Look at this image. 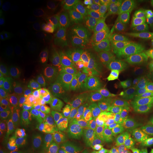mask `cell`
<instances>
[{
	"mask_svg": "<svg viewBox=\"0 0 153 153\" xmlns=\"http://www.w3.org/2000/svg\"><path fill=\"white\" fill-rule=\"evenodd\" d=\"M148 9V4L140 1H123L116 9V21L130 28L139 26Z\"/></svg>",
	"mask_w": 153,
	"mask_h": 153,
	"instance_id": "obj_4",
	"label": "cell"
},
{
	"mask_svg": "<svg viewBox=\"0 0 153 153\" xmlns=\"http://www.w3.org/2000/svg\"><path fill=\"white\" fill-rule=\"evenodd\" d=\"M118 53H122L133 62L140 75L153 68L148 56V37L142 35L126 40L118 44Z\"/></svg>",
	"mask_w": 153,
	"mask_h": 153,
	"instance_id": "obj_1",
	"label": "cell"
},
{
	"mask_svg": "<svg viewBox=\"0 0 153 153\" xmlns=\"http://www.w3.org/2000/svg\"><path fill=\"white\" fill-rule=\"evenodd\" d=\"M7 6V1L6 0H0V18L2 19L6 13V9Z\"/></svg>",
	"mask_w": 153,
	"mask_h": 153,
	"instance_id": "obj_22",
	"label": "cell"
},
{
	"mask_svg": "<svg viewBox=\"0 0 153 153\" xmlns=\"http://www.w3.org/2000/svg\"><path fill=\"white\" fill-rule=\"evenodd\" d=\"M148 56L153 67V32L148 37Z\"/></svg>",
	"mask_w": 153,
	"mask_h": 153,
	"instance_id": "obj_21",
	"label": "cell"
},
{
	"mask_svg": "<svg viewBox=\"0 0 153 153\" xmlns=\"http://www.w3.org/2000/svg\"><path fill=\"white\" fill-rule=\"evenodd\" d=\"M148 134L149 140H150L151 153H153V128H150L148 129Z\"/></svg>",
	"mask_w": 153,
	"mask_h": 153,
	"instance_id": "obj_23",
	"label": "cell"
},
{
	"mask_svg": "<svg viewBox=\"0 0 153 153\" xmlns=\"http://www.w3.org/2000/svg\"><path fill=\"white\" fill-rule=\"evenodd\" d=\"M116 60H117L118 65L126 69V70H128L130 71H132L137 74V68L135 65L134 64L132 60H130L128 57H126V55H124L122 53H118L117 54V57H116Z\"/></svg>",
	"mask_w": 153,
	"mask_h": 153,
	"instance_id": "obj_19",
	"label": "cell"
},
{
	"mask_svg": "<svg viewBox=\"0 0 153 153\" xmlns=\"http://www.w3.org/2000/svg\"><path fill=\"white\" fill-rule=\"evenodd\" d=\"M36 124L38 133L44 138H50L54 133V121L52 116L45 110H41L36 116Z\"/></svg>",
	"mask_w": 153,
	"mask_h": 153,
	"instance_id": "obj_14",
	"label": "cell"
},
{
	"mask_svg": "<svg viewBox=\"0 0 153 153\" xmlns=\"http://www.w3.org/2000/svg\"><path fill=\"white\" fill-rule=\"evenodd\" d=\"M12 41L9 36L7 26L0 24V62L2 65H9L12 61Z\"/></svg>",
	"mask_w": 153,
	"mask_h": 153,
	"instance_id": "obj_12",
	"label": "cell"
},
{
	"mask_svg": "<svg viewBox=\"0 0 153 153\" xmlns=\"http://www.w3.org/2000/svg\"><path fill=\"white\" fill-rule=\"evenodd\" d=\"M135 91V109L140 114L153 117V68L146 72Z\"/></svg>",
	"mask_w": 153,
	"mask_h": 153,
	"instance_id": "obj_6",
	"label": "cell"
},
{
	"mask_svg": "<svg viewBox=\"0 0 153 153\" xmlns=\"http://www.w3.org/2000/svg\"><path fill=\"white\" fill-rule=\"evenodd\" d=\"M0 97H1V100L5 102H11V101L16 100L11 92V88L9 87L7 78L2 79L0 82Z\"/></svg>",
	"mask_w": 153,
	"mask_h": 153,
	"instance_id": "obj_18",
	"label": "cell"
},
{
	"mask_svg": "<svg viewBox=\"0 0 153 153\" xmlns=\"http://www.w3.org/2000/svg\"><path fill=\"white\" fill-rule=\"evenodd\" d=\"M34 134L33 118L30 112L24 113L15 119L12 127V135L16 142L27 143Z\"/></svg>",
	"mask_w": 153,
	"mask_h": 153,
	"instance_id": "obj_9",
	"label": "cell"
},
{
	"mask_svg": "<svg viewBox=\"0 0 153 153\" xmlns=\"http://www.w3.org/2000/svg\"><path fill=\"white\" fill-rule=\"evenodd\" d=\"M97 53H101V48L99 45L82 40L75 41L70 48V54L74 58L82 59Z\"/></svg>",
	"mask_w": 153,
	"mask_h": 153,
	"instance_id": "obj_13",
	"label": "cell"
},
{
	"mask_svg": "<svg viewBox=\"0 0 153 153\" xmlns=\"http://www.w3.org/2000/svg\"><path fill=\"white\" fill-rule=\"evenodd\" d=\"M28 10L24 4L21 3L11 6L7 9L4 16V24L13 29L22 27L26 22Z\"/></svg>",
	"mask_w": 153,
	"mask_h": 153,
	"instance_id": "obj_11",
	"label": "cell"
},
{
	"mask_svg": "<svg viewBox=\"0 0 153 153\" xmlns=\"http://www.w3.org/2000/svg\"><path fill=\"white\" fill-rule=\"evenodd\" d=\"M121 141V126L118 119L106 125L99 136L101 153H118Z\"/></svg>",
	"mask_w": 153,
	"mask_h": 153,
	"instance_id": "obj_8",
	"label": "cell"
},
{
	"mask_svg": "<svg viewBox=\"0 0 153 153\" xmlns=\"http://www.w3.org/2000/svg\"><path fill=\"white\" fill-rule=\"evenodd\" d=\"M49 89L53 94L56 95H62L67 90V82L65 78L59 75V74H53L48 79Z\"/></svg>",
	"mask_w": 153,
	"mask_h": 153,
	"instance_id": "obj_16",
	"label": "cell"
},
{
	"mask_svg": "<svg viewBox=\"0 0 153 153\" xmlns=\"http://www.w3.org/2000/svg\"><path fill=\"white\" fill-rule=\"evenodd\" d=\"M118 66L117 60L112 56H105L103 60V72L104 76L109 77L111 74Z\"/></svg>",
	"mask_w": 153,
	"mask_h": 153,
	"instance_id": "obj_20",
	"label": "cell"
},
{
	"mask_svg": "<svg viewBox=\"0 0 153 153\" xmlns=\"http://www.w3.org/2000/svg\"><path fill=\"white\" fill-rule=\"evenodd\" d=\"M136 75L137 74L135 72L130 71L128 70H126V69L118 65L113 70L109 78L117 82L131 83L134 81Z\"/></svg>",
	"mask_w": 153,
	"mask_h": 153,
	"instance_id": "obj_17",
	"label": "cell"
},
{
	"mask_svg": "<svg viewBox=\"0 0 153 153\" xmlns=\"http://www.w3.org/2000/svg\"><path fill=\"white\" fill-rule=\"evenodd\" d=\"M7 79L12 94L16 100L27 97L33 91V85L29 82L17 79L12 76H7Z\"/></svg>",
	"mask_w": 153,
	"mask_h": 153,
	"instance_id": "obj_15",
	"label": "cell"
},
{
	"mask_svg": "<svg viewBox=\"0 0 153 153\" xmlns=\"http://www.w3.org/2000/svg\"><path fill=\"white\" fill-rule=\"evenodd\" d=\"M82 35L85 41L99 45H110L116 39V32L109 22L105 20L91 21L84 25Z\"/></svg>",
	"mask_w": 153,
	"mask_h": 153,
	"instance_id": "obj_3",
	"label": "cell"
},
{
	"mask_svg": "<svg viewBox=\"0 0 153 153\" xmlns=\"http://www.w3.org/2000/svg\"><path fill=\"white\" fill-rule=\"evenodd\" d=\"M105 55L102 53L88 55L79 61V68L82 73L91 78V79L104 78L103 60Z\"/></svg>",
	"mask_w": 153,
	"mask_h": 153,
	"instance_id": "obj_10",
	"label": "cell"
},
{
	"mask_svg": "<svg viewBox=\"0 0 153 153\" xmlns=\"http://www.w3.org/2000/svg\"><path fill=\"white\" fill-rule=\"evenodd\" d=\"M68 118L76 129L85 131L94 125L97 120V110L92 104L79 101L69 106Z\"/></svg>",
	"mask_w": 153,
	"mask_h": 153,
	"instance_id": "obj_5",
	"label": "cell"
},
{
	"mask_svg": "<svg viewBox=\"0 0 153 153\" xmlns=\"http://www.w3.org/2000/svg\"><path fill=\"white\" fill-rule=\"evenodd\" d=\"M88 88L91 94L105 100L112 106H117L128 94L121 87L104 78L89 80Z\"/></svg>",
	"mask_w": 153,
	"mask_h": 153,
	"instance_id": "obj_2",
	"label": "cell"
},
{
	"mask_svg": "<svg viewBox=\"0 0 153 153\" xmlns=\"http://www.w3.org/2000/svg\"><path fill=\"white\" fill-rule=\"evenodd\" d=\"M125 150L126 153H151L148 132L136 120L130 126Z\"/></svg>",
	"mask_w": 153,
	"mask_h": 153,
	"instance_id": "obj_7",
	"label": "cell"
}]
</instances>
